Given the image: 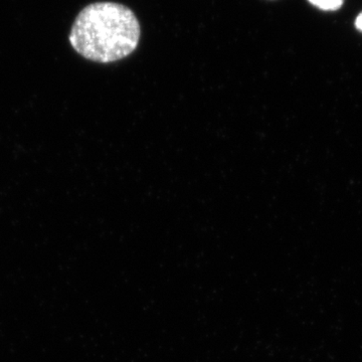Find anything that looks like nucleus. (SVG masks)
Here are the masks:
<instances>
[{
	"label": "nucleus",
	"instance_id": "f257e3e1",
	"mask_svg": "<svg viewBox=\"0 0 362 362\" xmlns=\"http://www.w3.org/2000/svg\"><path fill=\"white\" fill-rule=\"evenodd\" d=\"M140 39L134 13L122 4L96 2L86 6L76 18L69 40L85 59L109 64L129 56Z\"/></svg>",
	"mask_w": 362,
	"mask_h": 362
},
{
	"label": "nucleus",
	"instance_id": "f03ea898",
	"mask_svg": "<svg viewBox=\"0 0 362 362\" xmlns=\"http://www.w3.org/2000/svg\"><path fill=\"white\" fill-rule=\"evenodd\" d=\"M314 6L326 11H337L342 6L344 0H308Z\"/></svg>",
	"mask_w": 362,
	"mask_h": 362
},
{
	"label": "nucleus",
	"instance_id": "7ed1b4c3",
	"mask_svg": "<svg viewBox=\"0 0 362 362\" xmlns=\"http://www.w3.org/2000/svg\"><path fill=\"white\" fill-rule=\"evenodd\" d=\"M356 26L357 30H361V32L362 33V13L359 14L358 16H357L356 21Z\"/></svg>",
	"mask_w": 362,
	"mask_h": 362
}]
</instances>
